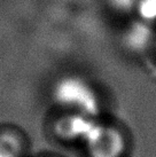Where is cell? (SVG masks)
Here are the masks:
<instances>
[{
    "mask_svg": "<svg viewBox=\"0 0 156 157\" xmlns=\"http://www.w3.org/2000/svg\"><path fill=\"white\" fill-rule=\"evenodd\" d=\"M53 102L63 111L101 117L102 100L93 84L79 75L61 77L52 88Z\"/></svg>",
    "mask_w": 156,
    "mask_h": 157,
    "instance_id": "cell-1",
    "label": "cell"
},
{
    "mask_svg": "<svg viewBox=\"0 0 156 157\" xmlns=\"http://www.w3.org/2000/svg\"><path fill=\"white\" fill-rule=\"evenodd\" d=\"M90 157H122L127 148L124 130L100 117L83 142Z\"/></svg>",
    "mask_w": 156,
    "mask_h": 157,
    "instance_id": "cell-2",
    "label": "cell"
},
{
    "mask_svg": "<svg viewBox=\"0 0 156 157\" xmlns=\"http://www.w3.org/2000/svg\"><path fill=\"white\" fill-rule=\"evenodd\" d=\"M118 37L121 49L129 56H146L153 53L156 40V25L132 16L124 22Z\"/></svg>",
    "mask_w": 156,
    "mask_h": 157,
    "instance_id": "cell-3",
    "label": "cell"
},
{
    "mask_svg": "<svg viewBox=\"0 0 156 157\" xmlns=\"http://www.w3.org/2000/svg\"><path fill=\"white\" fill-rule=\"evenodd\" d=\"M99 118L79 113L63 111V113L54 121L53 132L57 139L62 141L83 144Z\"/></svg>",
    "mask_w": 156,
    "mask_h": 157,
    "instance_id": "cell-4",
    "label": "cell"
},
{
    "mask_svg": "<svg viewBox=\"0 0 156 157\" xmlns=\"http://www.w3.org/2000/svg\"><path fill=\"white\" fill-rule=\"evenodd\" d=\"M23 140L15 133H0V157H23L24 155Z\"/></svg>",
    "mask_w": 156,
    "mask_h": 157,
    "instance_id": "cell-5",
    "label": "cell"
},
{
    "mask_svg": "<svg viewBox=\"0 0 156 157\" xmlns=\"http://www.w3.org/2000/svg\"><path fill=\"white\" fill-rule=\"evenodd\" d=\"M137 2L138 0H106V5L111 13L125 18L135 16Z\"/></svg>",
    "mask_w": 156,
    "mask_h": 157,
    "instance_id": "cell-6",
    "label": "cell"
},
{
    "mask_svg": "<svg viewBox=\"0 0 156 157\" xmlns=\"http://www.w3.org/2000/svg\"><path fill=\"white\" fill-rule=\"evenodd\" d=\"M135 16L156 25V0H138Z\"/></svg>",
    "mask_w": 156,
    "mask_h": 157,
    "instance_id": "cell-7",
    "label": "cell"
},
{
    "mask_svg": "<svg viewBox=\"0 0 156 157\" xmlns=\"http://www.w3.org/2000/svg\"><path fill=\"white\" fill-rule=\"evenodd\" d=\"M153 54L156 56V40H155V44H154V48H153Z\"/></svg>",
    "mask_w": 156,
    "mask_h": 157,
    "instance_id": "cell-8",
    "label": "cell"
}]
</instances>
